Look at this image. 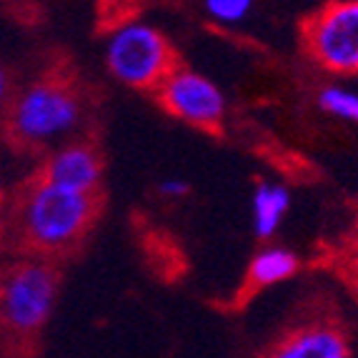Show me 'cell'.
<instances>
[{"label": "cell", "instance_id": "5", "mask_svg": "<svg viewBox=\"0 0 358 358\" xmlns=\"http://www.w3.org/2000/svg\"><path fill=\"white\" fill-rule=\"evenodd\" d=\"M306 48L318 66L338 76L358 73V0H336L308 20Z\"/></svg>", "mask_w": 358, "mask_h": 358}, {"label": "cell", "instance_id": "12", "mask_svg": "<svg viewBox=\"0 0 358 358\" xmlns=\"http://www.w3.org/2000/svg\"><path fill=\"white\" fill-rule=\"evenodd\" d=\"M256 0H203L208 18L221 25H236L248 18Z\"/></svg>", "mask_w": 358, "mask_h": 358}, {"label": "cell", "instance_id": "3", "mask_svg": "<svg viewBox=\"0 0 358 358\" xmlns=\"http://www.w3.org/2000/svg\"><path fill=\"white\" fill-rule=\"evenodd\" d=\"M80 123V98L60 80L30 83L10 108V131L23 143H50Z\"/></svg>", "mask_w": 358, "mask_h": 358}, {"label": "cell", "instance_id": "9", "mask_svg": "<svg viewBox=\"0 0 358 358\" xmlns=\"http://www.w3.org/2000/svg\"><path fill=\"white\" fill-rule=\"evenodd\" d=\"M291 208V193L286 185L273 183V180H258L251 196V215L253 231L261 241L273 238L283 218Z\"/></svg>", "mask_w": 358, "mask_h": 358}, {"label": "cell", "instance_id": "1", "mask_svg": "<svg viewBox=\"0 0 358 358\" xmlns=\"http://www.w3.org/2000/svg\"><path fill=\"white\" fill-rule=\"evenodd\" d=\"M96 196L68 191L48 180H38L20 203V231L41 251H60L76 243L93 223Z\"/></svg>", "mask_w": 358, "mask_h": 358}, {"label": "cell", "instance_id": "11", "mask_svg": "<svg viewBox=\"0 0 358 358\" xmlns=\"http://www.w3.org/2000/svg\"><path fill=\"white\" fill-rule=\"evenodd\" d=\"M318 106L334 118L358 126V90H351L346 85H326L318 93Z\"/></svg>", "mask_w": 358, "mask_h": 358}, {"label": "cell", "instance_id": "2", "mask_svg": "<svg viewBox=\"0 0 358 358\" xmlns=\"http://www.w3.org/2000/svg\"><path fill=\"white\" fill-rule=\"evenodd\" d=\"M106 66L128 88L155 90L176 68V55L158 28L143 20H128L108 36Z\"/></svg>", "mask_w": 358, "mask_h": 358}, {"label": "cell", "instance_id": "14", "mask_svg": "<svg viewBox=\"0 0 358 358\" xmlns=\"http://www.w3.org/2000/svg\"><path fill=\"white\" fill-rule=\"evenodd\" d=\"M6 98H8V76H6V71L0 68V106L6 103Z\"/></svg>", "mask_w": 358, "mask_h": 358}, {"label": "cell", "instance_id": "4", "mask_svg": "<svg viewBox=\"0 0 358 358\" xmlns=\"http://www.w3.org/2000/svg\"><path fill=\"white\" fill-rule=\"evenodd\" d=\"M58 278L45 263H25L0 286V323L18 336L36 334L53 313Z\"/></svg>", "mask_w": 358, "mask_h": 358}, {"label": "cell", "instance_id": "10", "mask_svg": "<svg viewBox=\"0 0 358 358\" xmlns=\"http://www.w3.org/2000/svg\"><path fill=\"white\" fill-rule=\"evenodd\" d=\"M299 271V256L283 245H266L248 266V283L256 288L278 286Z\"/></svg>", "mask_w": 358, "mask_h": 358}, {"label": "cell", "instance_id": "6", "mask_svg": "<svg viewBox=\"0 0 358 358\" xmlns=\"http://www.w3.org/2000/svg\"><path fill=\"white\" fill-rule=\"evenodd\" d=\"M155 90L171 115L201 131H221L226 120V96L208 76L191 68H173Z\"/></svg>", "mask_w": 358, "mask_h": 358}, {"label": "cell", "instance_id": "8", "mask_svg": "<svg viewBox=\"0 0 358 358\" xmlns=\"http://www.w3.org/2000/svg\"><path fill=\"white\" fill-rule=\"evenodd\" d=\"M268 358H351V346L336 326L318 323L288 334Z\"/></svg>", "mask_w": 358, "mask_h": 358}, {"label": "cell", "instance_id": "7", "mask_svg": "<svg viewBox=\"0 0 358 358\" xmlns=\"http://www.w3.org/2000/svg\"><path fill=\"white\" fill-rule=\"evenodd\" d=\"M103 178V163L96 148L88 143H68L58 148L43 166L41 180H48L68 191L96 193Z\"/></svg>", "mask_w": 358, "mask_h": 358}, {"label": "cell", "instance_id": "13", "mask_svg": "<svg viewBox=\"0 0 358 358\" xmlns=\"http://www.w3.org/2000/svg\"><path fill=\"white\" fill-rule=\"evenodd\" d=\"M188 180L183 178H166L158 183V193H161L163 198H168V201H180V198L188 196Z\"/></svg>", "mask_w": 358, "mask_h": 358}]
</instances>
